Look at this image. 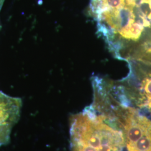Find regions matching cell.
<instances>
[{
  "label": "cell",
  "instance_id": "1",
  "mask_svg": "<svg viewBox=\"0 0 151 151\" xmlns=\"http://www.w3.org/2000/svg\"><path fill=\"white\" fill-rule=\"evenodd\" d=\"M70 151H122L124 137L91 106L70 119Z\"/></svg>",
  "mask_w": 151,
  "mask_h": 151
},
{
  "label": "cell",
  "instance_id": "2",
  "mask_svg": "<svg viewBox=\"0 0 151 151\" xmlns=\"http://www.w3.org/2000/svg\"><path fill=\"white\" fill-rule=\"evenodd\" d=\"M128 151H151V120L130 109L124 124Z\"/></svg>",
  "mask_w": 151,
  "mask_h": 151
},
{
  "label": "cell",
  "instance_id": "3",
  "mask_svg": "<svg viewBox=\"0 0 151 151\" xmlns=\"http://www.w3.org/2000/svg\"><path fill=\"white\" fill-rule=\"evenodd\" d=\"M147 77L142 81L140 84V92L142 96L146 100V104L148 108H151V74L147 75Z\"/></svg>",
  "mask_w": 151,
  "mask_h": 151
},
{
  "label": "cell",
  "instance_id": "4",
  "mask_svg": "<svg viewBox=\"0 0 151 151\" xmlns=\"http://www.w3.org/2000/svg\"><path fill=\"white\" fill-rule=\"evenodd\" d=\"M135 60L151 66V45L146 48Z\"/></svg>",
  "mask_w": 151,
  "mask_h": 151
},
{
  "label": "cell",
  "instance_id": "5",
  "mask_svg": "<svg viewBox=\"0 0 151 151\" xmlns=\"http://www.w3.org/2000/svg\"><path fill=\"white\" fill-rule=\"evenodd\" d=\"M5 0H0V10L2 7V5L4 4V2Z\"/></svg>",
  "mask_w": 151,
  "mask_h": 151
}]
</instances>
